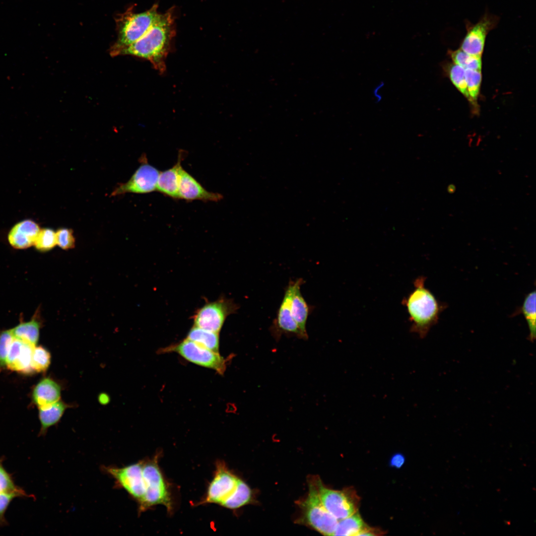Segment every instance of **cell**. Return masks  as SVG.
Returning <instances> with one entry per match:
<instances>
[{"instance_id":"29","label":"cell","mask_w":536,"mask_h":536,"mask_svg":"<svg viewBox=\"0 0 536 536\" xmlns=\"http://www.w3.org/2000/svg\"><path fill=\"white\" fill-rule=\"evenodd\" d=\"M448 71L453 84L465 97L470 101L467 87L465 69L454 64L449 67Z\"/></svg>"},{"instance_id":"28","label":"cell","mask_w":536,"mask_h":536,"mask_svg":"<svg viewBox=\"0 0 536 536\" xmlns=\"http://www.w3.org/2000/svg\"><path fill=\"white\" fill-rule=\"evenodd\" d=\"M51 361V355L48 349L42 346H34L33 350L31 367L34 373H45Z\"/></svg>"},{"instance_id":"20","label":"cell","mask_w":536,"mask_h":536,"mask_svg":"<svg viewBox=\"0 0 536 536\" xmlns=\"http://www.w3.org/2000/svg\"><path fill=\"white\" fill-rule=\"evenodd\" d=\"M73 405L60 400L46 407L39 408L38 417L41 425L39 436H44L51 427L59 422L66 409Z\"/></svg>"},{"instance_id":"19","label":"cell","mask_w":536,"mask_h":536,"mask_svg":"<svg viewBox=\"0 0 536 536\" xmlns=\"http://www.w3.org/2000/svg\"><path fill=\"white\" fill-rule=\"evenodd\" d=\"M182 154H179L177 163L171 168L160 172L156 191L174 199H179L180 170L182 167Z\"/></svg>"},{"instance_id":"18","label":"cell","mask_w":536,"mask_h":536,"mask_svg":"<svg viewBox=\"0 0 536 536\" xmlns=\"http://www.w3.org/2000/svg\"><path fill=\"white\" fill-rule=\"evenodd\" d=\"M305 282L302 278L294 280V286L291 296V310L292 316L301 331L307 335L306 323L313 307L309 305L301 292V286Z\"/></svg>"},{"instance_id":"35","label":"cell","mask_w":536,"mask_h":536,"mask_svg":"<svg viewBox=\"0 0 536 536\" xmlns=\"http://www.w3.org/2000/svg\"><path fill=\"white\" fill-rule=\"evenodd\" d=\"M404 462V457L400 454H397L392 457L390 464L393 467L400 468L402 466Z\"/></svg>"},{"instance_id":"10","label":"cell","mask_w":536,"mask_h":536,"mask_svg":"<svg viewBox=\"0 0 536 536\" xmlns=\"http://www.w3.org/2000/svg\"><path fill=\"white\" fill-rule=\"evenodd\" d=\"M222 461L215 464L213 478L203 498L197 505L215 504L222 506L235 491L239 480Z\"/></svg>"},{"instance_id":"4","label":"cell","mask_w":536,"mask_h":536,"mask_svg":"<svg viewBox=\"0 0 536 536\" xmlns=\"http://www.w3.org/2000/svg\"><path fill=\"white\" fill-rule=\"evenodd\" d=\"M160 454L157 452L151 458L141 460L146 490L143 500L137 505L138 515L158 505H163L168 513L173 511L171 491L158 464Z\"/></svg>"},{"instance_id":"34","label":"cell","mask_w":536,"mask_h":536,"mask_svg":"<svg viewBox=\"0 0 536 536\" xmlns=\"http://www.w3.org/2000/svg\"><path fill=\"white\" fill-rule=\"evenodd\" d=\"M16 497L18 496L14 494L0 493V527L7 525L5 513L10 502Z\"/></svg>"},{"instance_id":"3","label":"cell","mask_w":536,"mask_h":536,"mask_svg":"<svg viewBox=\"0 0 536 536\" xmlns=\"http://www.w3.org/2000/svg\"><path fill=\"white\" fill-rule=\"evenodd\" d=\"M161 13L158 11V4L140 13L134 11V6L129 7L115 18L117 39L110 50L111 56H118L123 49L131 45L143 36L149 29Z\"/></svg>"},{"instance_id":"22","label":"cell","mask_w":536,"mask_h":536,"mask_svg":"<svg viewBox=\"0 0 536 536\" xmlns=\"http://www.w3.org/2000/svg\"><path fill=\"white\" fill-rule=\"evenodd\" d=\"M368 528L356 512L338 521L333 536H360Z\"/></svg>"},{"instance_id":"27","label":"cell","mask_w":536,"mask_h":536,"mask_svg":"<svg viewBox=\"0 0 536 536\" xmlns=\"http://www.w3.org/2000/svg\"><path fill=\"white\" fill-rule=\"evenodd\" d=\"M449 54L454 64L457 65L465 70H481L482 62L481 57L470 55L461 49L450 50Z\"/></svg>"},{"instance_id":"30","label":"cell","mask_w":536,"mask_h":536,"mask_svg":"<svg viewBox=\"0 0 536 536\" xmlns=\"http://www.w3.org/2000/svg\"><path fill=\"white\" fill-rule=\"evenodd\" d=\"M57 245L56 232L50 228L41 229L34 246L42 252L48 251Z\"/></svg>"},{"instance_id":"5","label":"cell","mask_w":536,"mask_h":536,"mask_svg":"<svg viewBox=\"0 0 536 536\" xmlns=\"http://www.w3.org/2000/svg\"><path fill=\"white\" fill-rule=\"evenodd\" d=\"M301 516L299 521L325 536H333L338 520L323 505L314 477L309 480L307 497L299 504Z\"/></svg>"},{"instance_id":"26","label":"cell","mask_w":536,"mask_h":536,"mask_svg":"<svg viewBox=\"0 0 536 536\" xmlns=\"http://www.w3.org/2000/svg\"><path fill=\"white\" fill-rule=\"evenodd\" d=\"M2 460L0 459V493L14 494L18 497H31L21 487L14 483L12 474L3 467Z\"/></svg>"},{"instance_id":"15","label":"cell","mask_w":536,"mask_h":536,"mask_svg":"<svg viewBox=\"0 0 536 536\" xmlns=\"http://www.w3.org/2000/svg\"><path fill=\"white\" fill-rule=\"evenodd\" d=\"M223 198L221 194L209 192L182 167L180 170L179 199L186 201L200 200L218 201Z\"/></svg>"},{"instance_id":"8","label":"cell","mask_w":536,"mask_h":536,"mask_svg":"<svg viewBox=\"0 0 536 536\" xmlns=\"http://www.w3.org/2000/svg\"><path fill=\"white\" fill-rule=\"evenodd\" d=\"M314 479L323 505L338 521L357 512L359 500L353 490L329 489L324 485L318 477H314Z\"/></svg>"},{"instance_id":"14","label":"cell","mask_w":536,"mask_h":536,"mask_svg":"<svg viewBox=\"0 0 536 536\" xmlns=\"http://www.w3.org/2000/svg\"><path fill=\"white\" fill-rule=\"evenodd\" d=\"M34 347L31 344L14 337L6 359V368L20 374H34L31 367Z\"/></svg>"},{"instance_id":"9","label":"cell","mask_w":536,"mask_h":536,"mask_svg":"<svg viewBox=\"0 0 536 536\" xmlns=\"http://www.w3.org/2000/svg\"><path fill=\"white\" fill-rule=\"evenodd\" d=\"M163 351L165 352H175L189 362L214 370L220 374H223L226 370V361L219 353L186 338L177 344L164 348Z\"/></svg>"},{"instance_id":"7","label":"cell","mask_w":536,"mask_h":536,"mask_svg":"<svg viewBox=\"0 0 536 536\" xmlns=\"http://www.w3.org/2000/svg\"><path fill=\"white\" fill-rule=\"evenodd\" d=\"M238 305L232 299L221 297L214 301H207L192 317L195 326L219 333L228 316L236 313Z\"/></svg>"},{"instance_id":"13","label":"cell","mask_w":536,"mask_h":536,"mask_svg":"<svg viewBox=\"0 0 536 536\" xmlns=\"http://www.w3.org/2000/svg\"><path fill=\"white\" fill-rule=\"evenodd\" d=\"M159 173L158 169L148 163H142L127 182L115 189L112 196L127 193L145 194L156 191Z\"/></svg>"},{"instance_id":"37","label":"cell","mask_w":536,"mask_h":536,"mask_svg":"<svg viewBox=\"0 0 536 536\" xmlns=\"http://www.w3.org/2000/svg\"><path fill=\"white\" fill-rule=\"evenodd\" d=\"M456 190V186L453 184H450L447 187V191L450 194L454 193Z\"/></svg>"},{"instance_id":"31","label":"cell","mask_w":536,"mask_h":536,"mask_svg":"<svg viewBox=\"0 0 536 536\" xmlns=\"http://www.w3.org/2000/svg\"><path fill=\"white\" fill-rule=\"evenodd\" d=\"M465 77L470 101L476 100L479 94L481 84V70L466 69Z\"/></svg>"},{"instance_id":"36","label":"cell","mask_w":536,"mask_h":536,"mask_svg":"<svg viewBox=\"0 0 536 536\" xmlns=\"http://www.w3.org/2000/svg\"><path fill=\"white\" fill-rule=\"evenodd\" d=\"M99 401L102 404H106L109 401V398L107 396V395L105 394H102L100 395L99 397Z\"/></svg>"},{"instance_id":"32","label":"cell","mask_w":536,"mask_h":536,"mask_svg":"<svg viewBox=\"0 0 536 536\" xmlns=\"http://www.w3.org/2000/svg\"><path fill=\"white\" fill-rule=\"evenodd\" d=\"M13 338L10 330L0 332V373L6 368V359Z\"/></svg>"},{"instance_id":"16","label":"cell","mask_w":536,"mask_h":536,"mask_svg":"<svg viewBox=\"0 0 536 536\" xmlns=\"http://www.w3.org/2000/svg\"><path fill=\"white\" fill-rule=\"evenodd\" d=\"M63 389L59 381L51 377H44L32 390V402L38 409L46 407L61 400Z\"/></svg>"},{"instance_id":"2","label":"cell","mask_w":536,"mask_h":536,"mask_svg":"<svg viewBox=\"0 0 536 536\" xmlns=\"http://www.w3.org/2000/svg\"><path fill=\"white\" fill-rule=\"evenodd\" d=\"M425 278L420 276L414 282V289L402 301L411 323L410 331L421 338L425 337L438 320L443 306L425 287Z\"/></svg>"},{"instance_id":"33","label":"cell","mask_w":536,"mask_h":536,"mask_svg":"<svg viewBox=\"0 0 536 536\" xmlns=\"http://www.w3.org/2000/svg\"><path fill=\"white\" fill-rule=\"evenodd\" d=\"M56 235L57 245L62 249L68 250L74 247L75 238L71 229L60 228L56 232Z\"/></svg>"},{"instance_id":"23","label":"cell","mask_w":536,"mask_h":536,"mask_svg":"<svg viewBox=\"0 0 536 536\" xmlns=\"http://www.w3.org/2000/svg\"><path fill=\"white\" fill-rule=\"evenodd\" d=\"M186 338L215 352H218L219 333L208 331L194 326L189 331Z\"/></svg>"},{"instance_id":"21","label":"cell","mask_w":536,"mask_h":536,"mask_svg":"<svg viewBox=\"0 0 536 536\" xmlns=\"http://www.w3.org/2000/svg\"><path fill=\"white\" fill-rule=\"evenodd\" d=\"M41 324L34 318L26 322H21L11 329L14 338L21 339L35 346L38 341Z\"/></svg>"},{"instance_id":"6","label":"cell","mask_w":536,"mask_h":536,"mask_svg":"<svg viewBox=\"0 0 536 536\" xmlns=\"http://www.w3.org/2000/svg\"><path fill=\"white\" fill-rule=\"evenodd\" d=\"M101 469L114 479L116 488L123 489L137 505L141 502L145 493L141 460L122 467L102 466Z\"/></svg>"},{"instance_id":"12","label":"cell","mask_w":536,"mask_h":536,"mask_svg":"<svg viewBox=\"0 0 536 536\" xmlns=\"http://www.w3.org/2000/svg\"><path fill=\"white\" fill-rule=\"evenodd\" d=\"M293 286L294 280H290L285 288L276 316L270 327L271 333L277 339L279 338L283 334L293 335L304 339L308 337L301 331L291 313V302Z\"/></svg>"},{"instance_id":"24","label":"cell","mask_w":536,"mask_h":536,"mask_svg":"<svg viewBox=\"0 0 536 536\" xmlns=\"http://www.w3.org/2000/svg\"><path fill=\"white\" fill-rule=\"evenodd\" d=\"M251 499V489L248 484L239 478L235 491L221 506L229 509L235 510L249 503Z\"/></svg>"},{"instance_id":"17","label":"cell","mask_w":536,"mask_h":536,"mask_svg":"<svg viewBox=\"0 0 536 536\" xmlns=\"http://www.w3.org/2000/svg\"><path fill=\"white\" fill-rule=\"evenodd\" d=\"M40 230L35 221L30 219L22 220L14 225L9 232L8 242L16 249L29 248L34 245Z\"/></svg>"},{"instance_id":"1","label":"cell","mask_w":536,"mask_h":536,"mask_svg":"<svg viewBox=\"0 0 536 536\" xmlns=\"http://www.w3.org/2000/svg\"><path fill=\"white\" fill-rule=\"evenodd\" d=\"M175 33L174 16L170 10L160 14L143 36L121 50L118 56L131 55L143 58L149 61L160 73H163Z\"/></svg>"},{"instance_id":"11","label":"cell","mask_w":536,"mask_h":536,"mask_svg":"<svg viewBox=\"0 0 536 536\" xmlns=\"http://www.w3.org/2000/svg\"><path fill=\"white\" fill-rule=\"evenodd\" d=\"M499 21L498 16L488 12H485L476 23L466 20V33L461 42L460 49L470 55L481 57L487 36L496 28Z\"/></svg>"},{"instance_id":"25","label":"cell","mask_w":536,"mask_h":536,"mask_svg":"<svg viewBox=\"0 0 536 536\" xmlns=\"http://www.w3.org/2000/svg\"><path fill=\"white\" fill-rule=\"evenodd\" d=\"M521 312L525 318L530 331L529 338L533 341L536 338V291L530 292L526 296Z\"/></svg>"}]
</instances>
